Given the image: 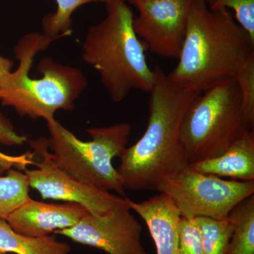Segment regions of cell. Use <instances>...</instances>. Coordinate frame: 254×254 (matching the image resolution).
Here are the masks:
<instances>
[{
	"instance_id": "603a6c76",
	"label": "cell",
	"mask_w": 254,
	"mask_h": 254,
	"mask_svg": "<svg viewBox=\"0 0 254 254\" xmlns=\"http://www.w3.org/2000/svg\"><path fill=\"white\" fill-rule=\"evenodd\" d=\"M33 153L20 155V156H10L0 151V172L9 170L12 167L24 170L27 165L31 164Z\"/></svg>"
},
{
	"instance_id": "7a4b0ae2",
	"label": "cell",
	"mask_w": 254,
	"mask_h": 254,
	"mask_svg": "<svg viewBox=\"0 0 254 254\" xmlns=\"http://www.w3.org/2000/svg\"><path fill=\"white\" fill-rule=\"evenodd\" d=\"M254 43L229 9H211L205 0H194L178 63L169 79L203 93L236 76L251 55Z\"/></svg>"
},
{
	"instance_id": "9a60e30c",
	"label": "cell",
	"mask_w": 254,
	"mask_h": 254,
	"mask_svg": "<svg viewBox=\"0 0 254 254\" xmlns=\"http://www.w3.org/2000/svg\"><path fill=\"white\" fill-rule=\"evenodd\" d=\"M233 232L225 254H254V194L232 210Z\"/></svg>"
},
{
	"instance_id": "30bf717a",
	"label": "cell",
	"mask_w": 254,
	"mask_h": 254,
	"mask_svg": "<svg viewBox=\"0 0 254 254\" xmlns=\"http://www.w3.org/2000/svg\"><path fill=\"white\" fill-rule=\"evenodd\" d=\"M131 210L126 199L110 213H88L74 226L54 233L108 254H148L142 245V226Z\"/></svg>"
},
{
	"instance_id": "4fadbf2b",
	"label": "cell",
	"mask_w": 254,
	"mask_h": 254,
	"mask_svg": "<svg viewBox=\"0 0 254 254\" xmlns=\"http://www.w3.org/2000/svg\"><path fill=\"white\" fill-rule=\"evenodd\" d=\"M190 166L199 173L254 181V131H249L222 154Z\"/></svg>"
},
{
	"instance_id": "44dd1931",
	"label": "cell",
	"mask_w": 254,
	"mask_h": 254,
	"mask_svg": "<svg viewBox=\"0 0 254 254\" xmlns=\"http://www.w3.org/2000/svg\"><path fill=\"white\" fill-rule=\"evenodd\" d=\"M180 254H204L199 226L195 218L181 217L178 224Z\"/></svg>"
},
{
	"instance_id": "52a82bcc",
	"label": "cell",
	"mask_w": 254,
	"mask_h": 254,
	"mask_svg": "<svg viewBox=\"0 0 254 254\" xmlns=\"http://www.w3.org/2000/svg\"><path fill=\"white\" fill-rule=\"evenodd\" d=\"M157 190L173 200L183 218L220 220L254 194V181L225 180L195 171L188 165L180 173L164 178Z\"/></svg>"
},
{
	"instance_id": "d6986e66",
	"label": "cell",
	"mask_w": 254,
	"mask_h": 254,
	"mask_svg": "<svg viewBox=\"0 0 254 254\" xmlns=\"http://www.w3.org/2000/svg\"><path fill=\"white\" fill-rule=\"evenodd\" d=\"M240 88L242 108L252 128L254 127V54L242 65L235 76Z\"/></svg>"
},
{
	"instance_id": "7402d4cb",
	"label": "cell",
	"mask_w": 254,
	"mask_h": 254,
	"mask_svg": "<svg viewBox=\"0 0 254 254\" xmlns=\"http://www.w3.org/2000/svg\"><path fill=\"white\" fill-rule=\"evenodd\" d=\"M26 141H27L26 136L16 133L11 122L0 113V143L13 146L22 145Z\"/></svg>"
},
{
	"instance_id": "ac0fdd59",
	"label": "cell",
	"mask_w": 254,
	"mask_h": 254,
	"mask_svg": "<svg viewBox=\"0 0 254 254\" xmlns=\"http://www.w3.org/2000/svg\"><path fill=\"white\" fill-rule=\"evenodd\" d=\"M110 0H55L57 10L42 20L43 34L52 38H61L71 33V16L76 9L90 3L103 2Z\"/></svg>"
},
{
	"instance_id": "277c9868",
	"label": "cell",
	"mask_w": 254,
	"mask_h": 254,
	"mask_svg": "<svg viewBox=\"0 0 254 254\" xmlns=\"http://www.w3.org/2000/svg\"><path fill=\"white\" fill-rule=\"evenodd\" d=\"M59 39L38 33H28L14 48L19 64L0 86V101L21 116L54 120L58 110H72L75 102L86 90L88 81L79 68L57 63L50 58L38 64L43 77L31 78L30 70L38 52Z\"/></svg>"
},
{
	"instance_id": "5bb4252c",
	"label": "cell",
	"mask_w": 254,
	"mask_h": 254,
	"mask_svg": "<svg viewBox=\"0 0 254 254\" xmlns=\"http://www.w3.org/2000/svg\"><path fill=\"white\" fill-rule=\"evenodd\" d=\"M71 247L54 236H25L11 228L0 218V252L15 254H70Z\"/></svg>"
},
{
	"instance_id": "ffe728a7",
	"label": "cell",
	"mask_w": 254,
	"mask_h": 254,
	"mask_svg": "<svg viewBox=\"0 0 254 254\" xmlns=\"http://www.w3.org/2000/svg\"><path fill=\"white\" fill-rule=\"evenodd\" d=\"M211 9H232L235 20L254 43V0H214Z\"/></svg>"
},
{
	"instance_id": "484cf974",
	"label": "cell",
	"mask_w": 254,
	"mask_h": 254,
	"mask_svg": "<svg viewBox=\"0 0 254 254\" xmlns=\"http://www.w3.org/2000/svg\"><path fill=\"white\" fill-rule=\"evenodd\" d=\"M121 1H127V0H121Z\"/></svg>"
},
{
	"instance_id": "e0dca14e",
	"label": "cell",
	"mask_w": 254,
	"mask_h": 254,
	"mask_svg": "<svg viewBox=\"0 0 254 254\" xmlns=\"http://www.w3.org/2000/svg\"><path fill=\"white\" fill-rule=\"evenodd\" d=\"M199 226L204 254H225L233 232V221L230 216L217 219L195 218Z\"/></svg>"
},
{
	"instance_id": "6da1fadb",
	"label": "cell",
	"mask_w": 254,
	"mask_h": 254,
	"mask_svg": "<svg viewBox=\"0 0 254 254\" xmlns=\"http://www.w3.org/2000/svg\"><path fill=\"white\" fill-rule=\"evenodd\" d=\"M153 69L146 129L135 144L125 148L117 169L124 188L132 190H157L164 178L189 165L180 127L189 106L200 93L173 83L159 66Z\"/></svg>"
},
{
	"instance_id": "d4e9b609",
	"label": "cell",
	"mask_w": 254,
	"mask_h": 254,
	"mask_svg": "<svg viewBox=\"0 0 254 254\" xmlns=\"http://www.w3.org/2000/svg\"><path fill=\"white\" fill-rule=\"evenodd\" d=\"M209 5L211 4L213 2L214 0H205Z\"/></svg>"
},
{
	"instance_id": "ba28073f",
	"label": "cell",
	"mask_w": 254,
	"mask_h": 254,
	"mask_svg": "<svg viewBox=\"0 0 254 254\" xmlns=\"http://www.w3.org/2000/svg\"><path fill=\"white\" fill-rule=\"evenodd\" d=\"M35 154L42 160L31 161L36 169H25L28 185L36 190L43 200L52 199L77 203L90 213L101 216L126 203V197H119L110 192L85 185L69 176L52 160L48 138L41 136L29 141Z\"/></svg>"
},
{
	"instance_id": "2e32d148",
	"label": "cell",
	"mask_w": 254,
	"mask_h": 254,
	"mask_svg": "<svg viewBox=\"0 0 254 254\" xmlns=\"http://www.w3.org/2000/svg\"><path fill=\"white\" fill-rule=\"evenodd\" d=\"M29 185L26 174L14 169L0 177V218L6 220L10 214L27 201Z\"/></svg>"
},
{
	"instance_id": "8992f818",
	"label": "cell",
	"mask_w": 254,
	"mask_h": 254,
	"mask_svg": "<svg viewBox=\"0 0 254 254\" xmlns=\"http://www.w3.org/2000/svg\"><path fill=\"white\" fill-rule=\"evenodd\" d=\"M47 126L48 148L57 166L81 183L125 197V189L113 160L127 148L131 131L129 124L88 128L91 137L88 141L78 139L55 119L48 122Z\"/></svg>"
},
{
	"instance_id": "3957f363",
	"label": "cell",
	"mask_w": 254,
	"mask_h": 254,
	"mask_svg": "<svg viewBox=\"0 0 254 254\" xmlns=\"http://www.w3.org/2000/svg\"><path fill=\"white\" fill-rule=\"evenodd\" d=\"M106 11L104 19L87 31L82 58L99 73L115 103L123 101L132 90L150 93L154 71L147 63L146 46L133 29L131 8L127 1L110 0Z\"/></svg>"
},
{
	"instance_id": "8fae6325",
	"label": "cell",
	"mask_w": 254,
	"mask_h": 254,
	"mask_svg": "<svg viewBox=\"0 0 254 254\" xmlns=\"http://www.w3.org/2000/svg\"><path fill=\"white\" fill-rule=\"evenodd\" d=\"M88 213L84 207L77 203H46L30 198L6 220L18 233L38 238L74 226Z\"/></svg>"
},
{
	"instance_id": "5b68a950",
	"label": "cell",
	"mask_w": 254,
	"mask_h": 254,
	"mask_svg": "<svg viewBox=\"0 0 254 254\" xmlns=\"http://www.w3.org/2000/svg\"><path fill=\"white\" fill-rule=\"evenodd\" d=\"M252 130L233 78L208 88L192 101L182 120L180 137L190 165L218 156Z\"/></svg>"
},
{
	"instance_id": "cb8c5ba5",
	"label": "cell",
	"mask_w": 254,
	"mask_h": 254,
	"mask_svg": "<svg viewBox=\"0 0 254 254\" xmlns=\"http://www.w3.org/2000/svg\"><path fill=\"white\" fill-rule=\"evenodd\" d=\"M13 63L11 60L0 55V86L11 72Z\"/></svg>"
},
{
	"instance_id": "9c48e42d",
	"label": "cell",
	"mask_w": 254,
	"mask_h": 254,
	"mask_svg": "<svg viewBox=\"0 0 254 254\" xmlns=\"http://www.w3.org/2000/svg\"><path fill=\"white\" fill-rule=\"evenodd\" d=\"M138 10L133 27L147 50L178 59L194 0H127Z\"/></svg>"
},
{
	"instance_id": "4316f807",
	"label": "cell",
	"mask_w": 254,
	"mask_h": 254,
	"mask_svg": "<svg viewBox=\"0 0 254 254\" xmlns=\"http://www.w3.org/2000/svg\"><path fill=\"white\" fill-rule=\"evenodd\" d=\"M0 254H3V253H1V252H0Z\"/></svg>"
},
{
	"instance_id": "7c38bea8",
	"label": "cell",
	"mask_w": 254,
	"mask_h": 254,
	"mask_svg": "<svg viewBox=\"0 0 254 254\" xmlns=\"http://www.w3.org/2000/svg\"><path fill=\"white\" fill-rule=\"evenodd\" d=\"M131 210L146 224L155 246L156 254H180L178 224L181 218L176 205L165 193L135 202L126 197Z\"/></svg>"
}]
</instances>
